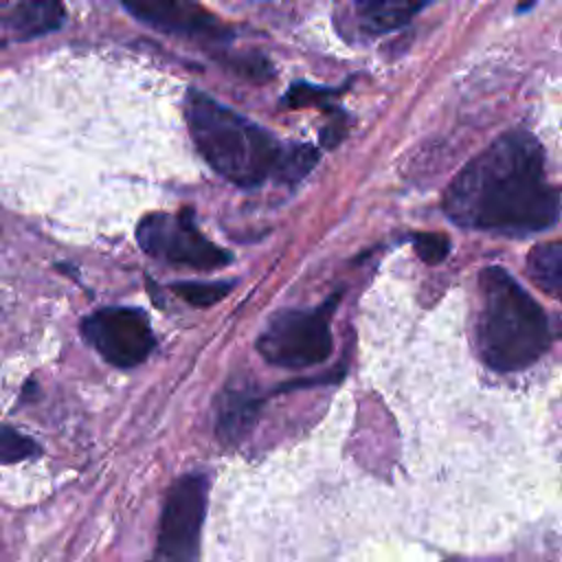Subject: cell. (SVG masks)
Instances as JSON below:
<instances>
[{"label":"cell","mask_w":562,"mask_h":562,"mask_svg":"<svg viewBox=\"0 0 562 562\" xmlns=\"http://www.w3.org/2000/svg\"><path fill=\"white\" fill-rule=\"evenodd\" d=\"M443 209L459 226L501 235L553 226L560 195L544 178L538 138L522 130L498 136L454 176Z\"/></svg>","instance_id":"1"},{"label":"cell","mask_w":562,"mask_h":562,"mask_svg":"<svg viewBox=\"0 0 562 562\" xmlns=\"http://www.w3.org/2000/svg\"><path fill=\"white\" fill-rule=\"evenodd\" d=\"M184 119L195 149L233 184L257 187L279 178L288 147L261 125L195 88L187 90Z\"/></svg>","instance_id":"2"},{"label":"cell","mask_w":562,"mask_h":562,"mask_svg":"<svg viewBox=\"0 0 562 562\" xmlns=\"http://www.w3.org/2000/svg\"><path fill=\"white\" fill-rule=\"evenodd\" d=\"M479 349L494 371L533 364L549 347L551 331L542 307L498 266L481 270Z\"/></svg>","instance_id":"3"},{"label":"cell","mask_w":562,"mask_h":562,"mask_svg":"<svg viewBox=\"0 0 562 562\" xmlns=\"http://www.w3.org/2000/svg\"><path fill=\"white\" fill-rule=\"evenodd\" d=\"M336 296L318 310H283L270 318L257 338V351L277 367L303 369L318 364L331 353L329 314Z\"/></svg>","instance_id":"4"},{"label":"cell","mask_w":562,"mask_h":562,"mask_svg":"<svg viewBox=\"0 0 562 562\" xmlns=\"http://www.w3.org/2000/svg\"><path fill=\"white\" fill-rule=\"evenodd\" d=\"M140 248L169 261L173 266H187L195 270H215L231 261V255L209 241L195 226L191 209L180 213H149L136 228Z\"/></svg>","instance_id":"5"},{"label":"cell","mask_w":562,"mask_h":562,"mask_svg":"<svg viewBox=\"0 0 562 562\" xmlns=\"http://www.w3.org/2000/svg\"><path fill=\"white\" fill-rule=\"evenodd\" d=\"M206 496L209 481L204 474H184L171 485L158 529V553L167 562H195Z\"/></svg>","instance_id":"6"},{"label":"cell","mask_w":562,"mask_h":562,"mask_svg":"<svg viewBox=\"0 0 562 562\" xmlns=\"http://www.w3.org/2000/svg\"><path fill=\"white\" fill-rule=\"evenodd\" d=\"M86 340L112 364L134 367L154 349L147 316L134 307H105L83 318Z\"/></svg>","instance_id":"7"},{"label":"cell","mask_w":562,"mask_h":562,"mask_svg":"<svg viewBox=\"0 0 562 562\" xmlns=\"http://www.w3.org/2000/svg\"><path fill=\"white\" fill-rule=\"evenodd\" d=\"M125 11L138 22L167 33L204 44L231 40L228 26L198 0H121Z\"/></svg>","instance_id":"8"},{"label":"cell","mask_w":562,"mask_h":562,"mask_svg":"<svg viewBox=\"0 0 562 562\" xmlns=\"http://www.w3.org/2000/svg\"><path fill=\"white\" fill-rule=\"evenodd\" d=\"M61 0H22L2 15V26L20 37H35L57 31L64 22Z\"/></svg>","instance_id":"9"},{"label":"cell","mask_w":562,"mask_h":562,"mask_svg":"<svg viewBox=\"0 0 562 562\" xmlns=\"http://www.w3.org/2000/svg\"><path fill=\"white\" fill-rule=\"evenodd\" d=\"M259 397L246 389L226 391L217 408V437L224 443H235L244 439L259 413Z\"/></svg>","instance_id":"10"},{"label":"cell","mask_w":562,"mask_h":562,"mask_svg":"<svg viewBox=\"0 0 562 562\" xmlns=\"http://www.w3.org/2000/svg\"><path fill=\"white\" fill-rule=\"evenodd\" d=\"M430 0H356L362 20L373 31H393L404 26Z\"/></svg>","instance_id":"11"},{"label":"cell","mask_w":562,"mask_h":562,"mask_svg":"<svg viewBox=\"0 0 562 562\" xmlns=\"http://www.w3.org/2000/svg\"><path fill=\"white\" fill-rule=\"evenodd\" d=\"M527 272L540 290L562 299V241H547L531 248Z\"/></svg>","instance_id":"12"},{"label":"cell","mask_w":562,"mask_h":562,"mask_svg":"<svg viewBox=\"0 0 562 562\" xmlns=\"http://www.w3.org/2000/svg\"><path fill=\"white\" fill-rule=\"evenodd\" d=\"M233 283H226V281H184V283H173L171 290L184 299L187 303L191 305H198V307H209L213 303H217L220 299H224L228 292H231Z\"/></svg>","instance_id":"13"},{"label":"cell","mask_w":562,"mask_h":562,"mask_svg":"<svg viewBox=\"0 0 562 562\" xmlns=\"http://www.w3.org/2000/svg\"><path fill=\"white\" fill-rule=\"evenodd\" d=\"M37 452L40 448L33 439L9 426H0V463H18L35 457Z\"/></svg>","instance_id":"14"},{"label":"cell","mask_w":562,"mask_h":562,"mask_svg":"<svg viewBox=\"0 0 562 562\" xmlns=\"http://www.w3.org/2000/svg\"><path fill=\"white\" fill-rule=\"evenodd\" d=\"M413 246L417 250V255L426 261V263H439L446 259L448 250H450V241L446 235L441 233H417L413 237Z\"/></svg>","instance_id":"15"},{"label":"cell","mask_w":562,"mask_h":562,"mask_svg":"<svg viewBox=\"0 0 562 562\" xmlns=\"http://www.w3.org/2000/svg\"><path fill=\"white\" fill-rule=\"evenodd\" d=\"M533 2H536V0H525V2L518 7V11H527V9H529Z\"/></svg>","instance_id":"16"},{"label":"cell","mask_w":562,"mask_h":562,"mask_svg":"<svg viewBox=\"0 0 562 562\" xmlns=\"http://www.w3.org/2000/svg\"><path fill=\"white\" fill-rule=\"evenodd\" d=\"M4 2H7V0H0V7H2V4H4Z\"/></svg>","instance_id":"17"}]
</instances>
